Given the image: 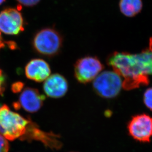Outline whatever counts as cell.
Masks as SVG:
<instances>
[{
	"label": "cell",
	"mask_w": 152,
	"mask_h": 152,
	"mask_svg": "<svg viewBox=\"0 0 152 152\" xmlns=\"http://www.w3.org/2000/svg\"><path fill=\"white\" fill-rule=\"evenodd\" d=\"M107 63L123 79L124 89L148 85L149 77L152 75V38L148 47L140 53L115 52L108 58Z\"/></svg>",
	"instance_id": "obj_1"
},
{
	"label": "cell",
	"mask_w": 152,
	"mask_h": 152,
	"mask_svg": "<svg viewBox=\"0 0 152 152\" xmlns=\"http://www.w3.org/2000/svg\"><path fill=\"white\" fill-rule=\"evenodd\" d=\"M30 122L12 111L7 105L0 107V134L6 139H22L26 134Z\"/></svg>",
	"instance_id": "obj_2"
},
{
	"label": "cell",
	"mask_w": 152,
	"mask_h": 152,
	"mask_svg": "<svg viewBox=\"0 0 152 152\" xmlns=\"http://www.w3.org/2000/svg\"><path fill=\"white\" fill-rule=\"evenodd\" d=\"M122 78L115 71H104L93 80L94 90L98 95L104 98L116 97L123 88Z\"/></svg>",
	"instance_id": "obj_3"
},
{
	"label": "cell",
	"mask_w": 152,
	"mask_h": 152,
	"mask_svg": "<svg viewBox=\"0 0 152 152\" xmlns=\"http://www.w3.org/2000/svg\"><path fill=\"white\" fill-rule=\"evenodd\" d=\"M62 36L55 30L45 28L36 34L33 41L34 50L43 56L51 57L57 55L62 48Z\"/></svg>",
	"instance_id": "obj_4"
},
{
	"label": "cell",
	"mask_w": 152,
	"mask_h": 152,
	"mask_svg": "<svg viewBox=\"0 0 152 152\" xmlns=\"http://www.w3.org/2000/svg\"><path fill=\"white\" fill-rule=\"evenodd\" d=\"M103 65L96 57L85 56L78 59L75 65V76L80 83L92 82L101 73Z\"/></svg>",
	"instance_id": "obj_5"
},
{
	"label": "cell",
	"mask_w": 152,
	"mask_h": 152,
	"mask_svg": "<svg viewBox=\"0 0 152 152\" xmlns=\"http://www.w3.org/2000/svg\"><path fill=\"white\" fill-rule=\"evenodd\" d=\"M130 136L142 143L150 142L152 137V117L141 114L132 117L128 125Z\"/></svg>",
	"instance_id": "obj_6"
},
{
	"label": "cell",
	"mask_w": 152,
	"mask_h": 152,
	"mask_svg": "<svg viewBox=\"0 0 152 152\" xmlns=\"http://www.w3.org/2000/svg\"><path fill=\"white\" fill-rule=\"evenodd\" d=\"M23 30V17L18 10L7 9L0 13V31L15 35Z\"/></svg>",
	"instance_id": "obj_7"
},
{
	"label": "cell",
	"mask_w": 152,
	"mask_h": 152,
	"mask_svg": "<svg viewBox=\"0 0 152 152\" xmlns=\"http://www.w3.org/2000/svg\"><path fill=\"white\" fill-rule=\"evenodd\" d=\"M45 97L34 88H26L20 93L18 101L14 104L15 109L22 108L30 113L37 112L43 105Z\"/></svg>",
	"instance_id": "obj_8"
},
{
	"label": "cell",
	"mask_w": 152,
	"mask_h": 152,
	"mask_svg": "<svg viewBox=\"0 0 152 152\" xmlns=\"http://www.w3.org/2000/svg\"><path fill=\"white\" fill-rule=\"evenodd\" d=\"M22 140H37L42 142L46 146L53 149H59L61 143L57 136L41 131L34 123L31 121L28 127L27 132Z\"/></svg>",
	"instance_id": "obj_9"
},
{
	"label": "cell",
	"mask_w": 152,
	"mask_h": 152,
	"mask_svg": "<svg viewBox=\"0 0 152 152\" xmlns=\"http://www.w3.org/2000/svg\"><path fill=\"white\" fill-rule=\"evenodd\" d=\"M68 83L64 76L55 74L49 76L43 85V90L48 96L59 98L64 96L68 91Z\"/></svg>",
	"instance_id": "obj_10"
},
{
	"label": "cell",
	"mask_w": 152,
	"mask_h": 152,
	"mask_svg": "<svg viewBox=\"0 0 152 152\" xmlns=\"http://www.w3.org/2000/svg\"><path fill=\"white\" fill-rule=\"evenodd\" d=\"M25 73L27 77L36 82L46 80L50 74V66L42 59L31 60L25 67Z\"/></svg>",
	"instance_id": "obj_11"
},
{
	"label": "cell",
	"mask_w": 152,
	"mask_h": 152,
	"mask_svg": "<svg viewBox=\"0 0 152 152\" xmlns=\"http://www.w3.org/2000/svg\"><path fill=\"white\" fill-rule=\"evenodd\" d=\"M119 5L121 13L128 17L137 15L143 7L142 0H120Z\"/></svg>",
	"instance_id": "obj_12"
},
{
	"label": "cell",
	"mask_w": 152,
	"mask_h": 152,
	"mask_svg": "<svg viewBox=\"0 0 152 152\" xmlns=\"http://www.w3.org/2000/svg\"><path fill=\"white\" fill-rule=\"evenodd\" d=\"M143 101L145 106L152 111V88H149L143 95Z\"/></svg>",
	"instance_id": "obj_13"
},
{
	"label": "cell",
	"mask_w": 152,
	"mask_h": 152,
	"mask_svg": "<svg viewBox=\"0 0 152 152\" xmlns=\"http://www.w3.org/2000/svg\"><path fill=\"white\" fill-rule=\"evenodd\" d=\"M9 150V143L4 137L0 134V152H8Z\"/></svg>",
	"instance_id": "obj_14"
},
{
	"label": "cell",
	"mask_w": 152,
	"mask_h": 152,
	"mask_svg": "<svg viewBox=\"0 0 152 152\" xmlns=\"http://www.w3.org/2000/svg\"><path fill=\"white\" fill-rule=\"evenodd\" d=\"M6 77L3 71L0 69V95H2L6 86Z\"/></svg>",
	"instance_id": "obj_15"
},
{
	"label": "cell",
	"mask_w": 152,
	"mask_h": 152,
	"mask_svg": "<svg viewBox=\"0 0 152 152\" xmlns=\"http://www.w3.org/2000/svg\"><path fill=\"white\" fill-rule=\"evenodd\" d=\"M19 3L24 6L31 7L37 4L40 0H17Z\"/></svg>",
	"instance_id": "obj_16"
},
{
	"label": "cell",
	"mask_w": 152,
	"mask_h": 152,
	"mask_svg": "<svg viewBox=\"0 0 152 152\" xmlns=\"http://www.w3.org/2000/svg\"><path fill=\"white\" fill-rule=\"evenodd\" d=\"M22 88H23L22 84L18 83H15L13 85L12 89H13V91L15 92H17L20 91Z\"/></svg>",
	"instance_id": "obj_17"
},
{
	"label": "cell",
	"mask_w": 152,
	"mask_h": 152,
	"mask_svg": "<svg viewBox=\"0 0 152 152\" xmlns=\"http://www.w3.org/2000/svg\"><path fill=\"white\" fill-rule=\"evenodd\" d=\"M4 46V44L3 43V40L1 39V31H0V49L3 48Z\"/></svg>",
	"instance_id": "obj_18"
},
{
	"label": "cell",
	"mask_w": 152,
	"mask_h": 152,
	"mask_svg": "<svg viewBox=\"0 0 152 152\" xmlns=\"http://www.w3.org/2000/svg\"><path fill=\"white\" fill-rule=\"evenodd\" d=\"M4 1H5V0H0V4H1Z\"/></svg>",
	"instance_id": "obj_19"
}]
</instances>
